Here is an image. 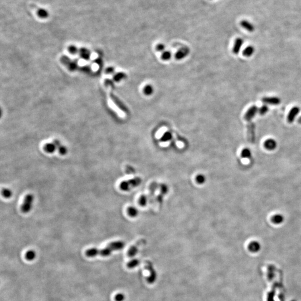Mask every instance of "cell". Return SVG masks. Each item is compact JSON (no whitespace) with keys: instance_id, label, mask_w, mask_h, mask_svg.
Masks as SVG:
<instances>
[{"instance_id":"cell-1","label":"cell","mask_w":301,"mask_h":301,"mask_svg":"<svg viewBox=\"0 0 301 301\" xmlns=\"http://www.w3.org/2000/svg\"><path fill=\"white\" fill-rule=\"evenodd\" d=\"M125 243L123 241L118 240L111 242L103 249H97L96 248L87 250L85 255L87 257L93 258L97 255L103 257H108L113 252L121 250L125 247Z\"/></svg>"},{"instance_id":"cell-8","label":"cell","mask_w":301,"mask_h":301,"mask_svg":"<svg viewBox=\"0 0 301 301\" xmlns=\"http://www.w3.org/2000/svg\"><path fill=\"white\" fill-rule=\"evenodd\" d=\"M243 43H244V41L242 38L238 37L237 39H236L235 42H234L233 49V52L235 54H238L239 53L241 48L242 47Z\"/></svg>"},{"instance_id":"cell-4","label":"cell","mask_w":301,"mask_h":301,"mask_svg":"<svg viewBox=\"0 0 301 301\" xmlns=\"http://www.w3.org/2000/svg\"><path fill=\"white\" fill-rule=\"evenodd\" d=\"M299 112L300 108L298 106H294L292 108H291L287 116V121L288 123H293Z\"/></svg>"},{"instance_id":"cell-31","label":"cell","mask_w":301,"mask_h":301,"mask_svg":"<svg viewBox=\"0 0 301 301\" xmlns=\"http://www.w3.org/2000/svg\"><path fill=\"white\" fill-rule=\"evenodd\" d=\"M125 296L122 293L117 294L114 297V299L116 301H123L125 299Z\"/></svg>"},{"instance_id":"cell-27","label":"cell","mask_w":301,"mask_h":301,"mask_svg":"<svg viewBox=\"0 0 301 301\" xmlns=\"http://www.w3.org/2000/svg\"><path fill=\"white\" fill-rule=\"evenodd\" d=\"M138 202H139L140 205L143 206L146 205L147 202H148V198H147V196L145 195H142L138 200Z\"/></svg>"},{"instance_id":"cell-12","label":"cell","mask_w":301,"mask_h":301,"mask_svg":"<svg viewBox=\"0 0 301 301\" xmlns=\"http://www.w3.org/2000/svg\"><path fill=\"white\" fill-rule=\"evenodd\" d=\"M240 26H242V28L248 31L253 32L254 31V27L253 25V24L246 20H243L241 22H240Z\"/></svg>"},{"instance_id":"cell-2","label":"cell","mask_w":301,"mask_h":301,"mask_svg":"<svg viewBox=\"0 0 301 301\" xmlns=\"http://www.w3.org/2000/svg\"><path fill=\"white\" fill-rule=\"evenodd\" d=\"M142 183V179L140 177H136L129 180H125L119 184V189L123 191H129L139 186Z\"/></svg>"},{"instance_id":"cell-23","label":"cell","mask_w":301,"mask_h":301,"mask_svg":"<svg viewBox=\"0 0 301 301\" xmlns=\"http://www.w3.org/2000/svg\"><path fill=\"white\" fill-rule=\"evenodd\" d=\"M172 137H173V135H172L171 133L167 132L163 135V136L162 137L160 140L161 142H167L170 140H171Z\"/></svg>"},{"instance_id":"cell-5","label":"cell","mask_w":301,"mask_h":301,"mask_svg":"<svg viewBox=\"0 0 301 301\" xmlns=\"http://www.w3.org/2000/svg\"><path fill=\"white\" fill-rule=\"evenodd\" d=\"M258 108L256 106H252L246 111V114L244 115V119L247 121H250L253 118L257 112H258Z\"/></svg>"},{"instance_id":"cell-13","label":"cell","mask_w":301,"mask_h":301,"mask_svg":"<svg viewBox=\"0 0 301 301\" xmlns=\"http://www.w3.org/2000/svg\"><path fill=\"white\" fill-rule=\"evenodd\" d=\"M53 143L55 144L56 147L58 148L59 154L61 155H65L66 153L68 152V150L66 149V147L61 144L60 142L58 140H54Z\"/></svg>"},{"instance_id":"cell-34","label":"cell","mask_w":301,"mask_h":301,"mask_svg":"<svg viewBox=\"0 0 301 301\" xmlns=\"http://www.w3.org/2000/svg\"><path fill=\"white\" fill-rule=\"evenodd\" d=\"M298 122L299 123H300V124H301V117H300L299 118V119H298Z\"/></svg>"},{"instance_id":"cell-30","label":"cell","mask_w":301,"mask_h":301,"mask_svg":"<svg viewBox=\"0 0 301 301\" xmlns=\"http://www.w3.org/2000/svg\"><path fill=\"white\" fill-rule=\"evenodd\" d=\"M38 15L41 17L45 18V17H46L48 16V13L45 10L40 9V10H38Z\"/></svg>"},{"instance_id":"cell-20","label":"cell","mask_w":301,"mask_h":301,"mask_svg":"<svg viewBox=\"0 0 301 301\" xmlns=\"http://www.w3.org/2000/svg\"><path fill=\"white\" fill-rule=\"evenodd\" d=\"M241 156L244 158H250L252 157V152L248 148H244L241 152Z\"/></svg>"},{"instance_id":"cell-11","label":"cell","mask_w":301,"mask_h":301,"mask_svg":"<svg viewBox=\"0 0 301 301\" xmlns=\"http://www.w3.org/2000/svg\"><path fill=\"white\" fill-rule=\"evenodd\" d=\"M189 52V49L187 48H182L177 52L175 54V58L177 60L183 59Z\"/></svg>"},{"instance_id":"cell-6","label":"cell","mask_w":301,"mask_h":301,"mask_svg":"<svg viewBox=\"0 0 301 301\" xmlns=\"http://www.w3.org/2000/svg\"><path fill=\"white\" fill-rule=\"evenodd\" d=\"M109 97H110V99L111 100L113 101V102L117 106L121 109V110H122L123 112H124L125 113H128V109L126 108V106H125V105L123 104L122 102H121V100L119 99L117 97L114 96L113 94L112 93H110L109 94Z\"/></svg>"},{"instance_id":"cell-29","label":"cell","mask_w":301,"mask_h":301,"mask_svg":"<svg viewBox=\"0 0 301 301\" xmlns=\"http://www.w3.org/2000/svg\"><path fill=\"white\" fill-rule=\"evenodd\" d=\"M171 53L168 51L163 52L161 56L162 59L163 60H168L171 58Z\"/></svg>"},{"instance_id":"cell-32","label":"cell","mask_w":301,"mask_h":301,"mask_svg":"<svg viewBox=\"0 0 301 301\" xmlns=\"http://www.w3.org/2000/svg\"><path fill=\"white\" fill-rule=\"evenodd\" d=\"M125 77V74L118 73L117 75H116L114 77V79H115L116 81H120V80H121L122 79L124 78Z\"/></svg>"},{"instance_id":"cell-33","label":"cell","mask_w":301,"mask_h":301,"mask_svg":"<svg viewBox=\"0 0 301 301\" xmlns=\"http://www.w3.org/2000/svg\"><path fill=\"white\" fill-rule=\"evenodd\" d=\"M164 49H165V46L163 44H158L156 46V50L158 52L163 51L164 50Z\"/></svg>"},{"instance_id":"cell-9","label":"cell","mask_w":301,"mask_h":301,"mask_svg":"<svg viewBox=\"0 0 301 301\" xmlns=\"http://www.w3.org/2000/svg\"><path fill=\"white\" fill-rule=\"evenodd\" d=\"M277 142L275 140L272 138H269L266 140L264 143L265 148L269 150H274L277 147Z\"/></svg>"},{"instance_id":"cell-35","label":"cell","mask_w":301,"mask_h":301,"mask_svg":"<svg viewBox=\"0 0 301 301\" xmlns=\"http://www.w3.org/2000/svg\"></svg>"},{"instance_id":"cell-16","label":"cell","mask_w":301,"mask_h":301,"mask_svg":"<svg viewBox=\"0 0 301 301\" xmlns=\"http://www.w3.org/2000/svg\"><path fill=\"white\" fill-rule=\"evenodd\" d=\"M284 220V217L280 214H275L271 217L272 223L275 224H281Z\"/></svg>"},{"instance_id":"cell-21","label":"cell","mask_w":301,"mask_h":301,"mask_svg":"<svg viewBox=\"0 0 301 301\" xmlns=\"http://www.w3.org/2000/svg\"><path fill=\"white\" fill-rule=\"evenodd\" d=\"M2 195L4 196L5 198H11L12 195V192L10 189L8 188H4L2 189L1 191Z\"/></svg>"},{"instance_id":"cell-3","label":"cell","mask_w":301,"mask_h":301,"mask_svg":"<svg viewBox=\"0 0 301 301\" xmlns=\"http://www.w3.org/2000/svg\"><path fill=\"white\" fill-rule=\"evenodd\" d=\"M33 200L34 196L33 194H29L25 196L22 204L21 206V211L22 213L24 214L29 213L31 210L32 209Z\"/></svg>"},{"instance_id":"cell-10","label":"cell","mask_w":301,"mask_h":301,"mask_svg":"<svg viewBox=\"0 0 301 301\" xmlns=\"http://www.w3.org/2000/svg\"><path fill=\"white\" fill-rule=\"evenodd\" d=\"M248 248L252 253H257L261 249V245L259 242L256 241H253L249 244Z\"/></svg>"},{"instance_id":"cell-22","label":"cell","mask_w":301,"mask_h":301,"mask_svg":"<svg viewBox=\"0 0 301 301\" xmlns=\"http://www.w3.org/2000/svg\"><path fill=\"white\" fill-rule=\"evenodd\" d=\"M206 177L205 176V175H204L203 174H198L196 177H195V180H196V182L198 183V184H204L206 182Z\"/></svg>"},{"instance_id":"cell-25","label":"cell","mask_w":301,"mask_h":301,"mask_svg":"<svg viewBox=\"0 0 301 301\" xmlns=\"http://www.w3.org/2000/svg\"><path fill=\"white\" fill-rule=\"evenodd\" d=\"M153 92H154V89L150 85H147L146 86H145V87L143 89L144 93L147 96H150L151 94H152Z\"/></svg>"},{"instance_id":"cell-18","label":"cell","mask_w":301,"mask_h":301,"mask_svg":"<svg viewBox=\"0 0 301 301\" xmlns=\"http://www.w3.org/2000/svg\"><path fill=\"white\" fill-rule=\"evenodd\" d=\"M277 287V283H274L273 285V288L271 292L268 293L267 295V301H274V297L275 295V290Z\"/></svg>"},{"instance_id":"cell-14","label":"cell","mask_w":301,"mask_h":301,"mask_svg":"<svg viewBox=\"0 0 301 301\" xmlns=\"http://www.w3.org/2000/svg\"><path fill=\"white\" fill-rule=\"evenodd\" d=\"M138 210L135 206H129L127 209V213L131 217H135L138 215Z\"/></svg>"},{"instance_id":"cell-19","label":"cell","mask_w":301,"mask_h":301,"mask_svg":"<svg viewBox=\"0 0 301 301\" xmlns=\"http://www.w3.org/2000/svg\"><path fill=\"white\" fill-rule=\"evenodd\" d=\"M36 258V253L33 250H29L26 252L25 258L27 261H32Z\"/></svg>"},{"instance_id":"cell-24","label":"cell","mask_w":301,"mask_h":301,"mask_svg":"<svg viewBox=\"0 0 301 301\" xmlns=\"http://www.w3.org/2000/svg\"><path fill=\"white\" fill-rule=\"evenodd\" d=\"M137 248L138 247L136 246H134L131 247V248L128 250V253H127V254L129 257H132L136 255V253H137V251H138Z\"/></svg>"},{"instance_id":"cell-26","label":"cell","mask_w":301,"mask_h":301,"mask_svg":"<svg viewBox=\"0 0 301 301\" xmlns=\"http://www.w3.org/2000/svg\"><path fill=\"white\" fill-rule=\"evenodd\" d=\"M269 108L267 104L263 105L261 106V108L258 109V113L261 116L265 115L268 112Z\"/></svg>"},{"instance_id":"cell-17","label":"cell","mask_w":301,"mask_h":301,"mask_svg":"<svg viewBox=\"0 0 301 301\" xmlns=\"http://www.w3.org/2000/svg\"><path fill=\"white\" fill-rule=\"evenodd\" d=\"M56 148L57 147L54 143H47L45 145L44 147V150L47 153L52 154V153L55 152Z\"/></svg>"},{"instance_id":"cell-28","label":"cell","mask_w":301,"mask_h":301,"mask_svg":"<svg viewBox=\"0 0 301 301\" xmlns=\"http://www.w3.org/2000/svg\"><path fill=\"white\" fill-rule=\"evenodd\" d=\"M139 263V261L137 259H133L132 261H129L127 264V267L129 268H133L137 266Z\"/></svg>"},{"instance_id":"cell-7","label":"cell","mask_w":301,"mask_h":301,"mask_svg":"<svg viewBox=\"0 0 301 301\" xmlns=\"http://www.w3.org/2000/svg\"><path fill=\"white\" fill-rule=\"evenodd\" d=\"M261 100L266 104L273 106L278 105L280 103V99L277 97H265L262 98Z\"/></svg>"},{"instance_id":"cell-15","label":"cell","mask_w":301,"mask_h":301,"mask_svg":"<svg viewBox=\"0 0 301 301\" xmlns=\"http://www.w3.org/2000/svg\"><path fill=\"white\" fill-rule=\"evenodd\" d=\"M255 51V49L253 46H248L246 48H245L242 52V55L246 57H250L252 55H253Z\"/></svg>"}]
</instances>
